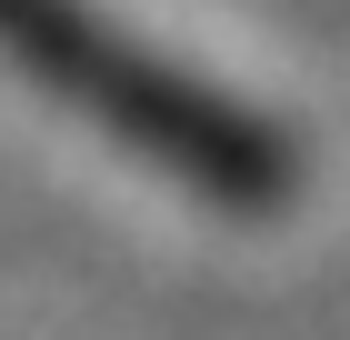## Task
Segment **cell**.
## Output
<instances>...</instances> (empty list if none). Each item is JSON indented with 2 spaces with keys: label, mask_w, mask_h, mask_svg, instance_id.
<instances>
[{
  "label": "cell",
  "mask_w": 350,
  "mask_h": 340,
  "mask_svg": "<svg viewBox=\"0 0 350 340\" xmlns=\"http://www.w3.org/2000/svg\"><path fill=\"white\" fill-rule=\"evenodd\" d=\"M0 60L40 80L60 110H81L90 131H110L131 160H150L161 181L241 210V220L300 190V140L270 110L211 90L200 70H180L170 51H150L90 0H0Z\"/></svg>",
  "instance_id": "1"
}]
</instances>
